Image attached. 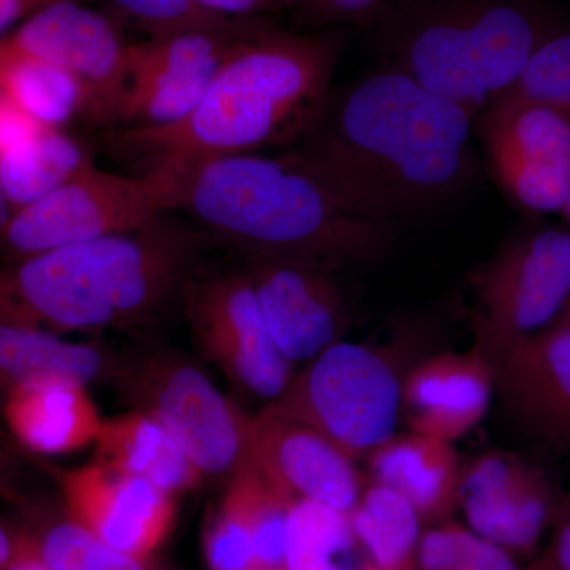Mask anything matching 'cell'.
Returning a JSON list of instances; mask_svg holds the SVG:
<instances>
[{
	"label": "cell",
	"instance_id": "6da1fadb",
	"mask_svg": "<svg viewBox=\"0 0 570 570\" xmlns=\"http://www.w3.org/2000/svg\"><path fill=\"white\" fill-rule=\"evenodd\" d=\"M475 116L384 67L332 91L292 151L374 216L397 224L452 200L474 176Z\"/></svg>",
	"mask_w": 570,
	"mask_h": 570
},
{
	"label": "cell",
	"instance_id": "7a4b0ae2",
	"mask_svg": "<svg viewBox=\"0 0 570 570\" xmlns=\"http://www.w3.org/2000/svg\"><path fill=\"white\" fill-rule=\"evenodd\" d=\"M179 212L245 257L343 272L377 264L396 225L365 212L298 153L230 154L195 163Z\"/></svg>",
	"mask_w": 570,
	"mask_h": 570
},
{
	"label": "cell",
	"instance_id": "3957f363",
	"mask_svg": "<svg viewBox=\"0 0 570 570\" xmlns=\"http://www.w3.org/2000/svg\"><path fill=\"white\" fill-rule=\"evenodd\" d=\"M343 37L299 33L258 21L238 41L205 94L183 121L157 129H126L119 141L154 163L212 157L296 145L332 96Z\"/></svg>",
	"mask_w": 570,
	"mask_h": 570
},
{
	"label": "cell",
	"instance_id": "277c9868",
	"mask_svg": "<svg viewBox=\"0 0 570 570\" xmlns=\"http://www.w3.org/2000/svg\"><path fill=\"white\" fill-rule=\"evenodd\" d=\"M200 234L167 216L130 234L47 250L0 268V321L48 332L142 330L181 303Z\"/></svg>",
	"mask_w": 570,
	"mask_h": 570
},
{
	"label": "cell",
	"instance_id": "5b68a950",
	"mask_svg": "<svg viewBox=\"0 0 570 570\" xmlns=\"http://www.w3.org/2000/svg\"><path fill=\"white\" fill-rule=\"evenodd\" d=\"M377 26L387 66L475 118L550 31L527 0H406Z\"/></svg>",
	"mask_w": 570,
	"mask_h": 570
},
{
	"label": "cell",
	"instance_id": "8992f818",
	"mask_svg": "<svg viewBox=\"0 0 570 570\" xmlns=\"http://www.w3.org/2000/svg\"><path fill=\"white\" fill-rule=\"evenodd\" d=\"M411 340L387 346L340 341L295 371L262 414L317 431L356 461L395 434Z\"/></svg>",
	"mask_w": 570,
	"mask_h": 570
},
{
	"label": "cell",
	"instance_id": "52a82bcc",
	"mask_svg": "<svg viewBox=\"0 0 570 570\" xmlns=\"http://www.w3.org/2000/svg\"><path fill=\"white\" fill-rule=\"evenodd\" d=\"M104 384L163 423L205 478H230L246 456L250 415L189 355L156 341L110 352Z\"/></svg>",
	"mask_w": 570,
	"mask_h": 570
},
{
	"label": "cell",
	"instance_id": "ba28073f",
	"mask_svg": "<svg viewBox=\"0 0 570 570\" xmlns=\"http://www.w3.org/2000/svg\"><path fill=\"white\" fill-rule=\"evenodd\" d=\"M194 164L167 157L124 176L88 165L47 197L13 213L0 235L11 262L104 236L130 234L179 209Z\"/></svg>",
	"mask_w": 570,
	"mask_h": 570
},
{
	"label": "cell",
	"instance_id": "9c48e42d",
	"mask_svg": "<svg viewBox=\"0 0 570 570\" xmlns=\"http://www.w3.org/2000/svg\"><path fill=\"white\" fill-rule=\"evenodd\" d=\"M181 306L198 352L212 362L238 395L268 404L295 374L266 328L245 273L194 269Z\"/></svg>",
	"mask_w": 570,
	"mask_h": 570
},
{
	"label": "cell",
	"instance_id": "30bf717a",
	"mask_svg": "<svg viewBox=\"0 0 570 570\" xmlns=\"http://www.w3.org/2000/svg\"><path fill=\"white\" fill-rule=\"evenodd\" d=\"M474 332L515 340L558 324L570 299V232L546 228L510 243L472 277Z\"/></svg>",
	"mask_w": 570,
	"mask_h": 570
},
{
	"label": "cell",
	"instance_id": "8fae6325",
	"mask_svg": "<svg viewBox=\"0 0 570 570\" xmlns=\"http://www.w3.org/2000/svg\"><path fill=\"white\" fill-rule=\"evenodd\" d=\"M151 37L129 48V80L119 121L157 129L183 121L202 102L225 59L258 21Z\"/></svg>",
	"mask_w": 570,
	"mask_h": 570
},
{
	"label": "cell",
	"instance_id": "7c38bea8",
	"mask_svg": "<svg viewBox=\"0 0 570 570\" xmlns=\"http://www.w3.org/2000/svg\"><path fill=\"white\" fill-rule=\"evenodd\" d=\"M2 40L73 75L85 89L88 118L119 121L129 80L130 43L108 14L78 0H51Z\"/></svg>",
	"mask_w": 570,
	"mask_h": 570
},
{
	"label": "cell",
	"instance_id": "4fadbf2b",
	"mask_svg": "<svg viewBox=\"0 0 570 570\" xmlns=\"http://www.w3.org/2000/svg\"><path fill=\"white\" fill-rule=\"evenodd\" d=\"M475 121L505 194L528 212L561 213L570 176L569 116L543 105L497 100Z\"/></svg>",
	"mask_w": 570,
	"mask_h": 570
},
{
	"label": "cell",
	"instance_id": "5bb4252c",
	"mask_svg": "<svg viewBox=\"0 0 570 570\" xmlns=\"http://www.w3.org/2000/svg\"><path fill=\"white\" fill-rule=\"evenodd\" d=\"M562 499L546 469L509 450L463 461L459 509L468 527L517 558L538 549Z\"/></svg>",
	"mask_w": 570,
	"mask_h": 570
},
{
	"label": "cell",
	"instance_id": "9a60e30c",
	"mask_svg": "<svg viewBox=\"0 0 570 570\" xmlns=\"http://www.w3.org/2000/svg\"><path fill=\"white\" fill-rule=\"evenodd\" d=\"M489 358L494 396L513 422L558 450H570V326L498 340L475 333Z\"/></svg>",
	"mask_w": 570,
	"mask_h": 570
},
{
	"label": "cell",
	"instance_id": "2e32d148",
	"mask_svg": "<svg viewBox=\"0 0 570 570\" xmlns=\"http://www.w3.org/2000/svg\"><path fill=\"white\" fill-rule=\"evenodd\" d=\"M242 272L269 335L288 362H309L346 336L351 306L335 272L272 257H246Z\"/></svg>",
	"mask_w": 570,
	"mask_h": 570
},
{
	"label": "cell",
	"instance_id": "e0dca14e",
	"mask_svg": "<svg viewBox=\"0 0 570 570\" xmlns=\"http://www.w3.org/2000/svg\"><path fill=\"white\" fill-rule=\"evenodd\" d=\"M63 513L112 549L156 554L171 534L176 497L91 461L58 472Z\"/></svg>",
	"mask_w": 570,
	"mask_h": 570
},
{
	"label": "cell",
	"instance_id": "ac0fdd59",
	"mask_svg": "<svg viewBox=\"0 0 570 570\" xmlns=\"http://www.w3.org/2000/svg\"><path fill=\"white\" fill-rule=\"evenodd\" d=\"M246 455L294 499H309L351 513L366 478L333 442L299 423L250 415Z\"/></svg>",
	"mask_w": 570,
	"mask_h": 570
},
{
	"label": "cell",
	"instance_id": "d6986e66",
	"mask_svg": "<svg viewBox=\"0 0 570 570\" xmlns=\"http://www.w3.org/2000/svg\"><path fill=\"white\" fill-rule=\"evenodd\" d=\"M493 397V367L474 344L414 363L404 379L400 419L409 431L455 442L487 417Z\"/></svg>",
	"mask_w": 570,
	"mask_h": 570
},
{
	"label": "cell",
	"instance_id": "ffe728a7",
	"mask_svg": "<svg viewBox=\"0 0 570 570\" xmlns=\"http://www.w3.org/2000/svg\"><path fill=\"white\" fill-rule=\"evenodd\" d=\"M367 480L396 491L423 528L452 520L459 509L463 460L453 442L425 434H393L366 455Z\"/></svg>",
	"mask_w": 570,
	"mask_h": 570
},
{
	"label": "cell",
	"instance_id": "44dd1931",
	"mask_svg": "<svg viewBox=\"0 0 570 570\" xmlns=\"http://www.w3.org/2000/svg\"><path fill=\"white\" fill-rule=\"evenodd\" d=\"M0 414L14 441L41 456L94 445L105 420L88 385L70 381L17 389L3 397Z\"/></svg>",
	"mask_w": 570,
	"mask_h": 570
},
{
	"label": "cell",
	"instance_id": "7402d4cb",
	"mask_svg": "<svg viewBox=\"0 0 570 570\" xmlns=\"http://www.w3.org/2000/svg\"><path fill=\"white\" fill-rule=\"evenodd\" d=\"M92 461L146 480L176 498L206 479L163 423L132 409L104 420Z\"/></svg>",
	"mask_w": 570,
	"mask_h": 570
},
{
	"label": "cell",
	"instance_id": "603a6c76",
	"mask_svg": "<svg viewBox=\"0 0 570 570\" xmlns=\"http://www.w3.org/2000/svg\"><path fill=\"white\" fill-rule=\"evenodd\" d=\"M110 348L73 343L37 326L0 321V403L9 393L47 381L104 382Z\"/></svg>",
	"mask_w": 570,
	"mask_h": 570
},
{
	"label": "cell",
	"instance_id": "cb8c5ba5",
	"mask_svg": "<svg viewBox=\"0 0 570 570\" xmlns=\"http://www.w3.org/2000/svg\"><path fill=\"white\" fill-rule=\"evenodd\" d=\"M348 517L363 554L374 569L415 570L423 524L406 499L366 480Z\"/></svg>",
	"mask_w": 570,
	"mask_h": 570
},
{
	"label": "cell",
	"instance_id": "d4e9b609",
	"mask_svg": "<svg viewBox=\"0 0 570 570\" xmlns=\"http://www.w3.org/2000/svg\"><path fill=\"white\" fill-rule=\"evenodd\" d=\"M0 92L41 126L61 129L88 108L81 82L62 67L14 50L0 39Z\"/></svg>",
	"mask_w": 570,
	"mask_h": 570
},
{
	"label": "cell",
	"instance_id": "484cf974",
	"mask_svg": "<svg viewBox=\"0 0 570 570\" xmlns=\"http://www.w3.org/2000/svg\"><path fill=\"white\" fill-rule=\"evenodd\" d=\"M91 165L80 142L62 129L40 130L0 156V181L13 213L36 204Z\"/></svg>",
	"mask_w": 570,
	"mask_h": 570
},
{
	"label": "cell",
	"instance_id": "4316f807",
	"mask_svg": "<svg viewBox=\"0 0 570 570\" xmlns=\"http://www.w3.org/2000/svg\"><path fill=\"white\" fill-rule=\"evenodd\" d=\"M365 561L348 513L309 499H294L285 570H360Z\"/></svg>",
	"mask_w": 570,
	"mask_h": 570
},
{
	"label": "cell",
	"instance_id": "83f0119b",
	"mask_svg": "<svg viewBox=\"0 0 570 570\" xmlns=\"http://www.w3.org/2000/svg\"><path fill=\"white\" fill-rule=\"evenodd\" d=\"M36 532L41 554L55 570H174L154 554L112 549L66 513Z\"/></svg>",
	"mask_w": 570,
	"mask_h": 570
},
{
	"label": "cell",
	"instance_id": "f1b7e54d",
	"mask_svg": "<svg viewBox=\"0 0 570 570\" xmlns=\"http://www.w3.org/2000/svg\"><path fill=\"white\" fill-rule=\"evenodd\" d=\"M204 554L209 570H261L247 515L246 487L236 468L227 479L204 531Z\"/></svg>",
	"mask_w": 570,
	"mask_h": 570
},
{
	"label": "cell",
	"instance_id": "f546056e",
	"mask_svg": "<svg viewBox=\"0 0 570 570\" xmlns=\"http://www.w3.org/2000/svg\"><path fill=\"white\" fill-rule=\"evenodd\" d=\"M515 554L455 519L423 528L415 570H521Z\"/></svg>",
	"mask_w": 570,
	"mask_h": 570
},
{
	"label": "cell",
	"instance_id": "4dcf8cb0",
	"mask_svg": "<svg viewBox=\"0 0 570 570\" xmlns=\"http://www.w3.org/2000/svg\"><path fill=\"white\" fill-rule=\"evenodd\" d=\"M497 100L543 105L570 118V29H550L519 80Z\"/></svg>",
	"mask_w": 570,
	"mask_h": 570
},
{
	"label": "cell",
	"instance_id": "1f68e13d",
	"mask_svg": "<svg viewBox=\"0 0 570 570\" xmlns=\"http://www.w3.org/2000/svg\"><path fill=\"white\" fill-rule=\"evenodd\" d=\"M112 9L151 37L219 28L234 21L204 9L195 0H108Z\"/></svg>",
	"mask_w": 570,
	"mask_h": 570
},
{
	"label": "cell",
	"instance_id": "d6a6232c",
	"mask_svg": "<svg viewBox=\"0 0 570 570\" xmlns=\"http://www.w3.org/2000/svg\"><path fill=\"white\" fill-rule=\"evenodd\" d=\"M406 0H285V9L317 28L373 24Z\"/></svg>",
	"mask_w": 570,
	"mask_h": 570
},
{
	"label": "cell",
	"instance_id": "836d02e7",
	"mask_svg": "<svg viewBox=\"0 0 570 570\" xmlns=\"http://www.w3.org/2000/svg\"><path fill=\"white\" fill-rule=\"evenodd\" d=\"M43 129L47 127L41 126L10 97L0 92V156L31 140Z\"/></svg>",
	"mask_w": 570,
	"mask_h": 570
},
{
	"label": "cell",
	"instance_id": "e575fe53",
	"mask_svg": "<svg viewBox=\"0 0 570 570\" xmlns=\"http://www.w3.org/2000/svg\"><path fill=\"white\" fill-rule=\"evenodd\" d=\"M198 6L232 20H261L285 9V0H195Z\"/></svg>",
	"mask_w": 570,
	"mask_h": 570
},
{
	"label": "cell",
	"instance_id": "d590c367",
	"mask_svg": "<svg viewBox=\"0 0 570 570\" xmlns=\"http://www.w3.org/2000/svg\"><path fill=\"white\" fill-rule=\"evenodd\" d=\"M2 570H55L41 554L36 532L18 528L17 549Z\"/></svg>",
	"mask_w": 570,
	"mask_h": 570
},
{
	"label": "cell",
	"instance_id": "8d00e7d4",
	"mask_svg": "<svg viewBox=\"0 0 570 570\" xmlns=\"http://www.w3.org/2000/svg\"><path fill=\"white\" fill-rule=\"evenodd\" d=\"M554 535L550 542L558 570H570V497L562 499L560 513L554 521Z\"/></svg>",
	"mask_w": 570,
	"mask_h": 570
},
{
	"label": "cell",
	"instance_id": "74e56055",
	"mask_svg": "<svg viewBox=\"0 0 570 570\" xmlns=\"http://www.w3.org/2000/svg\"><path fill=\"white\" fill-rule=\"evenodd\" d=\"M51 0H0V39Z\"/></svg>",
	"mask_w": 570,
	"mask_h": 570
},
{
	"label": "cell",
	"instance_id": "f35d334b",
	"mask_svg": "<svg viewBox=\"0 0 570 570\" xmlns=\"http://www.w3.org/2000/svg\"><path fill=\"white\" fill-rule=\"evenodd\" d=\"M18 528H10L0 523V570L6 568L7 562L13 557L17 549Z\"/></svg>",
	"mask_w": 570,
	"mask_h": 570
},
{
	"label": "cell",
	"instance_id": "ab89813d",
	"mask_svg": "<svg viewBox=\"0 0 570 570\" xmlns=\"http://www.w3.org/2000/svg\"><path fill=\"white\" fill-rule=\"evenodd\" d=\"M521 570H558L557 560H554L553 549L547 547L542 554H539L530 564L523 566Z\"/></svg>",
	"mask_w": 570,
	"mask_h": 570
},
{
	"label": "cell",
	"instance_id": "60d3db41",
	"mask_svg": "<svg viewBox=\"0 0 570 570\" xmlns=\"http://www.w3.org/2000/svg\"><path fill=\"white\" fill-rule=\"evenodd\" d=\"M11 216H13V209H11L9 198H7L6 193H3L2 181H0V235H2L7 224H9Z\"/></svg>",
	"mask_w": 570,
	"mask_h": 570
},
{
	"label": "cell",
	"instance_id": "b9f144b4",
	"mask_svg": "<svg viewBox=\"0 0 570 570\" xmlns=\"http://www.w3.org/2000/svg\"><path fill=\"white\" fill-rule=\"evenodd\" d=\"M562 216L566 217V220L570 224V176H569V187H568V197H566L564 206L561 209Z\"/></svg>",
	"mask_w": 570,
	"mask_h": 570
},
{
	"label": "cell",
	"instance_id": "7bdbcfd3",
	"mask_svg": "<svg viewBox=\"0 0 570 570\" xmlns=\"http://www.w3.org/2000/svg\"><path fill=\"white\" fill-rule=\"evenodd\" d=\"M557 325L570 326V299L568 306H566L564 313H562V316L560 321H558Z\"/></svg>",
	"mask_w": 570,
	"mask_h": 570
},
{
	"label": "cell",
	"instance_id": "ee69618b",
	"mask_svg": "<svg viewBox=\"0 0 570 570\" xmlns=\"http://www.w3.org/2000/svg\"><path fill=\"white\" fill-rule=\"evenodd\" d=\"M7 493H9V485H7V480L3 478L2 471H0V497Z\"/></svg>",
	"mask_w": 570,
	"mask_h": 570
},
{
	"label": "cell",
	"instance_id": "f6af8a7d",
	"mask_svg": "<svg viewBox=\"0 0 570 570\" xmlns=\"http://www.w3.org/2000/svg\"><path fill=\"white\" fill-rule=\"evenodd\" d=\"M360 570H376L373 568V566L370 564V562L365 561V564H363V568Z\"/></svg>",
	"mask_w": 570,
	"mask_h": 570
}]
</instances>
